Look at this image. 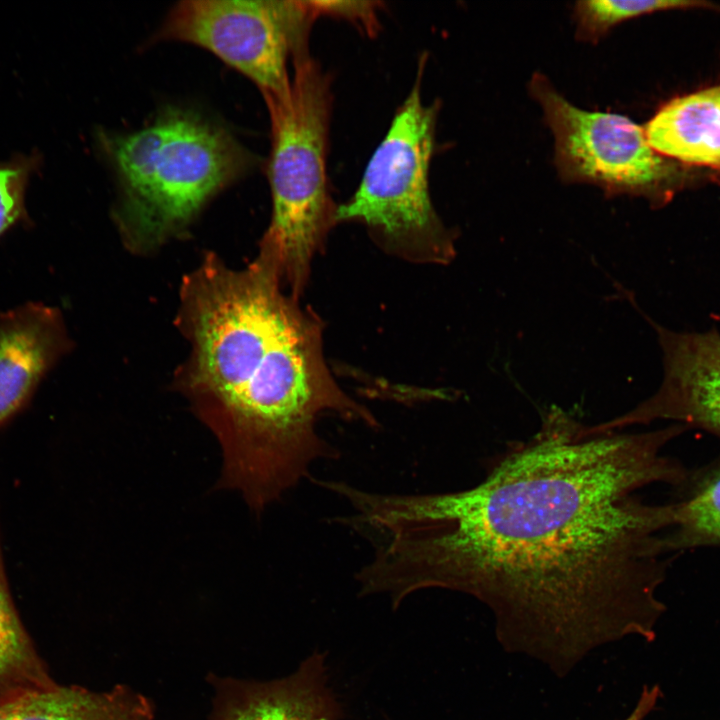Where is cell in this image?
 Here are the masks:
<instances>
[{
    "label": "cell",
    "instance_id": "obj_1",
    "mask_svg": "<svg viewBox=\"0 0 720 720\" xmlns=\"http://www.w3.org/2000/svg\"><path fill=\"white\" fill-rule=\"evenodd\" d=\"M687 430L603 429L551 407L475 486L376 494L366 512L370 582L394 607L423 589L472 596L505 651L559 677L606 644L652 641L678 506L642 493L685 484L690 472L664 449Z\"/></svg>",
    "mask_w": 720,
    "mask_h": 720
},
{
    "label": "cell",
    "instance_id": "obj_2",
    "mask_svg": "<svg viewBox=\"0 0 720 720\" xmlns=\"http://www.w3.org/2000/svg\"><path fill=\"white\" fill-rule=\"evenodd\" d=\"M278 249L262 240L245 268L208 256L182 285L191 344L180 386L222 454L218 488L263 508L307 477L333 447L321 416L355 408L322 351V323L282 292Z\"/></svg>",
    "mask_w": 720,
    "mask_h": 720
},
{
    "label": "cell",
    "instance_id": "obj_3",
    "mask_svg": "<svg viewBox=\"0 0 720 720\" xmlns=\"http://www.w3.org/2000/svg\"><path fill=\"white\" fill-rule=\"evenodd\" d=\"M120 186L117 220L132 248L182 230L200 209L255 166L225 128L193 111L167 108L130 133H102Z\"/></svg>",
    "mask_w": 720,
    "mask_h": 720
},
{
    "label": "cell",
    "instance_id": "obj_4",
    "mask_svg": "<svg viewBox=\"0 0 720 720\" xmlns=\"http://www.w3.org/2000/svg\"><path fill=\"white\" fill-rule=\"evenodd\" d=\"M290 87L264 98L271 122L268 178L272 215L263 238L279 250L283 280L295 299L302 293L314 254L322 248L337 207L328 189L326 157L331 80L308 49L292 59Z\"/></svg>",
    "mask_w": 720,
    "mask_h": 720
},
{
    "label": "cell",
    "instance_id": "obj_5",
    "mask_svg": "<svg viewBox=\"0 0 720 720\" xmlns=\"http://www.w3.org/2000/svg\"><path fill=\"white\" fill-rule=\"evenodd\" d=\"M424 64L420 63L416 82L370 158L358 189L337 207L336 222H362L384 248L407 259L447 264L456 254V234L444 226L429 194L438 105L422 102Z\"/></svg>",
    "mask_w": 720,
    "mask_h": 720
},
{
    "label": "cell",
    "instance_id": "obj_6",
    "mask_svg": "<svg viewBox=\"0 0 720 720\" xmlns=\"http://www.w3.org/2000/svg\"><path fill=\"white\" fill-rule=\"evenodd\" d=\"M529 90L553 133L561 179L596 185L607 196H643L655 206L671 199L681 171L649 145L643 128L620 114L573 105L540 73Z\"/></svg>",
    "mask_w": 720,
    "mask_h": 720
},
{
    "label": "cell",
    "instance_id": "obj_7",
    "mask_svg": "<svg viewBox=\"0 0 720 720\" xmlns=\"http://www.w3.org/2000/svg\"><path fill=\"white\" fill-rule=\"evenodd\" d=\"M316 17L311 1L184 0L154 39L205 48L253 81L264 98L280 97L290 87L288 60L308 48Z\"/></svg>",
    "mask_w": 720,
    "mask_h": 720
},
{
    "label": "cell",
    "instance_id": "obj_8",
    "mask_svg": "<svg viewBox=\"0 0 720 720\" xmlns=\"http://www.w3.org/2000/svg\"><path fill=\"white\" fill-rule=\"evenodd\" d=\"M663 355L658 390L626 413L598 423L603 429L625 430L656 420L702 429L720 441V334L671 331L648 318Z\"/></svg>",
    "mask_w": 720,
    "mask_h": 720
},
{
    "label": "cell",
    "instance_id": "obj_9",
    "mask_svg": "<svg viewBox=\"0 0 720 720\" xmlns=\"http://www.w3.org/2000/svg\"><path fill=\"white\" fill-rule=\"evenodd\" d=\"M69 347L54 307L31 302L0 314V428L27 405Z\"/></svg>",
    "mask_w": 720,
    "mask_h": 720
},
{
    "label": "cell",
    "instance_id": "obj_10",
    "mask_svg": "<svg viewBox=\"0 0 720 720\" xmlns=\"http://www.w3.org/2000/svg\"><path fill=\"white\" fill-rule=\"evenodd\" d=\"M325 655L314 652L291 675L268 682H233L223 690L215 720H341Z\"/></svg>",
    "mask_w": 720,
    "mask_h": 720
},
{
    "label": "cell",
    "instance_id": "obj_11",
    "mask_svg": "<svg viewBox=\"0 0 720 720\" xmlns=\"http://www.w3.org/2000/svg\"><path fill=\"white\" fill-rule=\"evenodd\" d=\"M644 132L660 155L720 171V85L666 103Z\"/></svg>",
    "mask_w": 720,
    "mask_h": 720
},
{
    "label": "cell",
    "instance_id": "obj_12",
    "mask_svg": "<svg viewBox=\"0 0 720 720\" xmlns=\"http://www.w3.org/2000/svg\"><path fill=\"white\" fill-rule=\"evenodd\" d=\"M17 720H152L146 698L118 686L108 692L52 687L14 698Z\"/></svg>",
    "mask_w": 720,
    "mask_h": 720
},
{
    "label": "cell",
    "instance_id": "obj_13",
    "mask_svg": "<svg viewBox=\"0 0 720 720\" xmlns=\"http://www.w3.org/2000/svg\"><path fill=\"white\" fill-rule=\"evenodd\" d=\"M14 607L0 545V701L54 686Z\"/></svg>",
    "mask_w": 720,
    "mask_h": 720
},
{
    "label": "cell",
    "instance_id": "obj_14",
    "mask_svg": "<svg viewBox=\"0 0 720 720\" xmlns=\"http://www.w3.org/2000/svg\"><path fill=\"white\" fill-rule=\"evenodd\" d=\"M677 502V523L666 535L669 553L720 546V462L689 475Z\"/></svg>",
    "mask_w": 720,
    "mask_h": 720
},
{
    "label": "cell",
    "instance_id": "obj_15",
    "mask_svg": "<svg viewBox=\"0 0 720 720\" xmlns=\"http://www.w3.org/2000/svg\"><path fill=\"white\" fill-rule=\"evenodd\" d=\"M712 5L700 1L639 0L611 1L588 0L575 4L576 37L587 42H596L617 24L628 19L662 10Z\"/></svg>",
    "mask_w": 720,
    "mask_h": 720
},
{
    "label": "cell",
    "instance_id": "obj_16",
    "mask_svg": "<svg viewBox=\"0 0 720 720\" xmlns=\"http://www.w3.org/2000/svg\"><path fill=\"white\" fill-rule=\"evenodd\" d=\"M34 166L32 157L0 163V236L28 220L24 196Z\"/></svg>",
    "mask_w": 720,
    "mask_h": 720
},
{
    "label": "cell",
    "instance_id": "obj_17",
    "mask_svg": "<svg viewBox=\"0 0 720 720\" xmlns=\"http://www.w3.org/2000/svg\"><path fill=\"white\" fill-rule=\"evenodd\" d=\"M319 15L340 17L352 21L367 34H375L379 22L377 18L378 2L375 1H311Z\"/></svg>",
    "mask_w": 720,
    "mask_h": 720
},
{
    "label": "cell",
    "instance_id": "obj_18",
    "mask_svg": "<svg viewBox=\"0 0 720 720\" xmlns=\"http://www.w3.org/2000/svg\"><path fill=\"white\" fill-rule=\"evenodd\" d=\"M661 698L657 685L645 686L630 714L624 720H644L656 707Z\"/></svg>",
    "mask_w": 720,
    "mask_h": 720
},
{
    "label": "cell",
    "instance_id": "obj_19",
    "mask_svg": "<svg viewBox=\"0 0 720 720\" xmlns=\"http://www.w3.org/2000/svg\"><path fill=\"white\" fill-rule=\"evenodd\" d=\"M0 720H17L14 698L0 701Z\"/></svg>",
    "mask_w": 720,
    "mask_h": 720
}]
</instances>
